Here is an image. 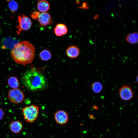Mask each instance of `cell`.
<instances>
[{"mask_svg": "<svg viewBox=\"0 0 138 138\" xmlns=\"http://www.w3.org/2000/svg\"><path fill=\"white\" fill-rule=\"evenodd\" d=\"M8 96L11 102L16 104L21 103L25 99L23 92L18 88L12 89L10 90L8 92Z\"/></svg>", "mask_w": 138, "mask_h": 138, "instance_id": "cell-4", "label": "cell"}, {"mask_svg": "<svg viewBox=\"0 0 138 138\" xmlns=\"http://www.w3.org/2000/svg\"><path fill=\"white\" fill-rule=\"evenodd\" d=\"M39 57L42 61H47L51 58L52 55L49 50L45 49L40 52L39 54Z\"/></svg>", "mask_w": 138, "mask_h": 138, "instance_id": "cell-16", "label": "cell"}, {"mask_svg": "<svg viewBox=\"0 0 138 138\" xmlns=\"http://www.w3.org/2000/svg\"><path fill=\"white\" fill-rule=\"evenodd\" d=\"M54 32L57 36H60L66 34L68 32L66 26L62 23L57 24L54 28Z\"/></svg>", "mask_w": 138, "mask_h": 138, "instance_id": "cell-12", "label": "cell"}, {"mask_svg": "<svg viewBox=\"0 0 138 138\" xmlns=\"http://www.w3.org/2000/svg\"><path fill=\"white\" fill-rule=\"evenodd\" d=\"M38 19L40 24L43 26L51 25L53 23L50 15L47 12L41 13Z\"/></svg>", "mask_w": 138, "mask_h": 138, "instance_id": "cell-8", "label": "cell"}, {"mask_svg": "<svg viewBox=\"0 0 138 138\" xmlns=\"http://www.w3.org/2000/svg\"><path fill=\"white\" fill-rule=\"evenodd\" d=\"M23 127L22 123L19 120L12 121L9 124L10 130L13 133L18 134L20 132Z\"/></svg>", "mask_w": 138, "mask_h": 138, "instance_id": "cell-11", "label": "cell"}, {"mask_svg": "<svg viewBox=\"0 0 138 138\" xmlns=\"http://www.w3.org/2000/svg\"><path fill=\"white\" fill-rule=\"evenodd\" d=\"M37 7L39 12L42 13L47 12L50 8V5L47 1L40 0L38 2Z\"/></svg>", "mask_w": 138, "mask_h": 138, "instance_id": "cell-13", "label": "cell"}, {"mask_svg": "<svg viewBox=\"0 0 138 138\" xmlns=\"http://www.w3.org/2000/svg\"><path fill=\"white\" fill-rule=\"evenodd\" d=\"M80 53V50L79 48L75 45L69 47L66 50L67 55L71 59L77 57L79 55Z\"/></svg>", "mask_w": 138, "mask_h": 138, "instance_id": "cell-9", "label": "cell"}, {"mask_svg": "<svg viewBox=\"0 0 138 138\" xmlns=\"http://www.w3.org/2000/svg\"><path fill=\"white\" fill-rule=\"evenodd\" d=\"M126 41L131 44H135L137 43L138 41V33L137 32H134L128 34L126 37Z\"/></svg>", "mask_w": 138, "mask_h": 138, "instance_id": "cell-15", "label": "cell"}, {"mask_svg": "<svg viewBox=\"0 0 138 138\" xmlns=\"http://www.w3.org/2000/svg\"><path fill=\"white\" fill-rule=\"evenodd\" d=\"M7 83L13 89L18 88L20 85L19 80L16 76H11L8 78Z\"/></svg>", "mask_w": 138, "mask_h": 138, "instance_id": "cell-14", "label": "cell"}, {"mask_svg": "<svg viewBox=\"0 0 138 138\" xmlns=\"http://www.w3.org/2000/svg\"><path fill=\"white\" fill-rule=\"evenodd\" d=\"M5 114V112L4 110L0 107V120H2Z\"/></svg>", "mask_w": 138, "mask_h": 138, "instance_id": "cell-20", "label": "cell"}, {"mask_svg": "<svg viewBox=\"0 0 138 138\" xmlns=\"http://www.w3.org/2000/svg\"><path fill=\"white\" fill-rule=\"evenodd\" d=\"M24 85L28 90L35 91L45 89L48 85L46 78L40 72L31 68L26 71L21 78Z\"/></svg>", "mask_w": 138, "mask_h": 138, "instance_id": "cell-2", "label": "cell"}, {"mask_svg": "<svg viewBox=\"0 0 138 138\" xmlns=\"http://www.w3.org/2000/svg\"><path fill=\"white\" fill-rule=\"evenodd\" d=\"M91 88L93 92L96 93H98L102 91L103 88V86L100 82L96 81L92 84Z\"/></svg>", "mask_w": 138, "mask_h": 138, "instance_id": "cell-17", "label": "cell"}, {"mask_svg": "<svg viewBox=\"0 0 138 138\" xmlns=\"http://www.w3.org/2000/svg\"><path fill=\"white\" fill-rule=\"evenodd\" d=\"M39 111L38 107L33 105L25 106L22 109L24 120L26 122L30 123H33L37 120Z\"/></svg>", "mask_w": 138, "mask_h": 138, "instance_id": "cell-3", "label": "cell"}, {"mask_svg": "<svg viewBox=\"0 0 138 138\" xmlns=\"http://www.w3.org/2000/svg\"><path fill=\"white\" fill-rule=\"evenodd\" d=\"M54 118L57 123L61 125L66 124L69 120V117L67 113L62 110L57 111L54 113Z\"/></svg>", "mask_w": 138, "mask_h": 138, "instance_id": "cell-7", "label": "cell"}, {"mask_svg": "<svg viewBox=\"0 0 138 138\" xmlns=\"http://www.w3.org/2000/svg\"><path fill=\"white\" fill-rule=\"evenodd\" d=\"M17 22L18 25L17 26L18 30L17 32L20 34L21 32L27 30L29 29L32 25L30 19L25 15H19L18 17Z\"/></svg>", "mask_w": 138, "mask_h": 138, "instance_id": "cell-5", "label": "cell"}, {"mask_svg": "<svg viewBox=\"0 0 138 138\" xmlns=\"http://www.w3.org/2000/svg\"><path fill=\"white\" fill-rule=\"evenodd\" d=\"M40 13L39 12L34 11L32 12L31 16L33 19L37 20L38 19Z\"/></svg>", "mask_w": 138, "mask_h": 138, "instance_id": "cell-19", "label": "cell"}, {"mask_svg": "<svg viewBox=\"0 0 138 138\" xmlns=\"http://www.w3.org/2000/svg\"><path fill=\"white\" fill-rule=\"evenodd\" d=\"M119 95L120 98L125 101L130 100L133 96V93L132 89L126 85L123 86L120 88L119 90Z\"/></svg>", "mask_w": 138, "mask_h": 138, "instance_id": "cell-6", "label": "cell"}, {"mask_svg": "<svg viewBox=\"0 0 138 138\" xmlns=\"http://www.w3.org/2000/svg\"><path fill=\"white\" fill-rule=\"evenodd\" d=\"M8 6L11 12L13 13H15L18 8L17 3L14 0L9 1Z\"/></svg>", "mask_w": 138, "mask_h": 138, "instance_id": "cell-18", "label": "cell"}, {"mask_svg": "<svg viewBox=\"0 0 138 138\" xmlns=\"http://www.w3.org/2000/svg\"><path fill=\"white\" fill-rule=\"evenodd\" d=\"M35 49L27 41L18 42L14 47L11 55L17 64L25 65L32 63L35 57Z\"/></svg>", "mask_w": 138, "mask_h": 138, "instance_id": "cell-1", "label": "cell"}, {"mask_svg": "<svg viewBox=\"0 0 138 138\" xmlns=\"http://www.w3.org/2000/svg\"><path fill=\"white\" fill-rule=\"evenodd\" d=\"M93 107H94V108H95V109H96V108L97 109V108H98V107L96 105H95Z\"/></svg>", "mask_w": 138, "mask_h": 138, "instance_id": "cell-21", "label": "cell"}, {"mask_svg": "<svg viewBox=\"0 0 138 138\" xmlns=\"http://www.w3.org/2000/svg\"><path fill=\"white\" fill-rule=\"evenodd\" d=\"M18 43L16 39L11 37H7L4 38L2 40V48L3 49L13 48L14 45Z\"/></svg>", "mask_w": 138, "mask_h": 138, "instance_id": "cell-10", "label": "cell"}]
</instances>
